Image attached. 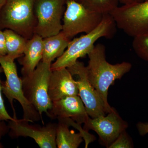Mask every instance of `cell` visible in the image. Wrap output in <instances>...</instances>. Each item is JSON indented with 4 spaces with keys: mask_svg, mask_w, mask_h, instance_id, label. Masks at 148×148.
<instances>
[{
    "mask_svg": "<svg viewBox=\"0 0 148 148\" xmlns=\"http://www.w3.org/2000/svg\"><path fill=\"white\" fill-rule=\"evenodd\" d=\"M106 47L102 44L95 45L87 55L88 62L86 67L88 79L103 101L106 113H109L113 109L108 102L109 87L130 71L132 64L127 62L110 64L106 60Z\"/></svg>",
    "mask_w": 148,
    "mask_h": 148,
    "instance_id": "obj_1",
    "label": "cell"
},
{
    "mask_svg": "<svg viewBox=\"0 0 148 148\" xmlns=\"http://www.w3.org/2000/svg\"><path fill=\"white\" fill-rule=\"evenodd\" d=\"M116 24L110 14H104L101 23L85 35L70 41L65 52L51 64V71L67 68L75 64L78 59L88 55L101 38H112L115 34Z\"/></svg>",
    "mask_w": 148,
    "mask_h": 148,
    "instance_id": "obj_2",
    "label": "cell"
},
{
    "mask_svg": "<svg viewBox=\"0 0 148 148\" xmlns=\"http://www.w3.org/2000/svg\"><path fill=\"white\" fill-rule=\"evenodd\" d=\"M36 0H6L0 14V29H11L27 40L35 34L37 24Z\"/></svg>",
    "mask_w": 148,
    "mask_h": 148,
    "instance_id": "obj_3",
    "label": "cell"
},
{
    "mask_svg": "<svg viewBox=\"0 0 148 148\" xmlns=\"http://www.w3.org/2000/svg\"><path fill=\"white\" fill-rule=\"evenodd\" d=\"M14 61L7 57L0 56V66L5 76V81H1V90L10 103L13 110L14 118H16L13 101L16 100L20 103L23 110V119L33 123L42 120L39 113L25 97L22 88V79L18 76Z\"/></svg>",
    "mask_w": 148,
    "mask_h": 148,
    "instance_id": "obj_4",
    "label": "cell"
},
{
    "mask_svg": "<svg viewBox=\"0 0 148 148\" xmlns=\"http://www.w3.org/2000/svg\"><path fill=\"white\" fill-rule=\"evenodd\" d=\"M51 64L40 61L32 74L21 78L25 97L42 117L43 113L47 114L52 107L48 94Z\"/></svg>",
    "mask_w": 148,
    "mask_h": 148,
    "instance_id": "obj_5",
    "label": "cell"
},
{
    "mask_svg": "<svg viewBox=\"0 0 148 148\" xmlns=\"http://www.w3.org/2000/svg\"><path fill=\"white\" fill-rule=\"evenodd\" d=\"M104 15L87 9L76 0H67L62 32L71 39L80 33L87 34L101 23Z\"/></svg>",
    "mask_w": 148,
    "mask_h": 148,
    "instance_id": "obj_6",
    "label": "cell"
},
{
    "mask_svg": "<svg viewBox=\"0 0 148 148\" xmlns=\"http://www.w3.org/2000/svg\"><path fill=\"white\" fill-rule=\"evenodd\" d=\"M116 27L134 38L148 31V0L118 6L110 14Z\"/></svg>",
    "mask_w": 148,
    "mask_h": 148,
    "instance_id": "obj_7",
    "label": "cell"
},
{
    "mask_svg": "<svg viewBox=\"0 0 148 148\" xmlns=\"http://www.w3.org/2000/svg\"><path fill=\"white\" fill-rule=\"evenodd\" d=\"M66 0H36L37 24L35 34L43 38L59 34L62 30Z\"/></svg>",
    "mask_w": 148,
    "mask_h": 148,
    "instance_id": "obj_8",
    "label": "cell"
},
{
    "mask_svg": "<svg viewBox=\"0 0 148 148\" xmlns=\"http://www.w3.org/2000/svg\"><path fill=\"white\" fill-rule=\"evenodd\" d=\"M23 119L15 118L9 121L8 135L11 138L29 137L32 138L40 148H56V132L57 123H49L44 126L30 124Z\"/></svg>",
    "mask_w": 148,
    "mask_h": 148,
    "instance_id": "obj_9",
    "label": "cell"
},
{
    "mask_svg": "<svg viewBox=\"0 0 148 148\" xmlns=\"http://www.w3.org/2000/svg\"><path fill=\"white\" fill-rule=\"evenodd\" d=\"M67 69L73 76L77 77V79L75 81L78 89V95L82 100L89 116L94 118L106 115L104 103L89 82L86 67L84 64L77 61Z\"/></svg>",
    "mask_w": 148,
    "mask_h": 148,
    "instance_id": "obj_10",
    "label": "cell"
},
{
    "mask_svg": "<svg viewBox=\"0 0 148 148\" xmlns=\"http://www.w3.org/2000/svg\"><path fill=\"white\" fill-rule=\"evenodd\" d=\"M128 124L123 120L114 108L108 115L92 118L89 117L84 123L85 130H93L97 133L103 145L109 148Z\"/></svg>",
    "mask_w": 148,
    "mask_h": 148,
    "instance_id": "obj_11",
    "label": "cell"
},
{
    "mask_svg": "<svg viewBox=\"0 0 148 148\" xmlns=\"http://www.w3.org/2000/svg\"><path fill=\"white\" fill-rule=\"evenodd\" d=\"M47 115L51 119L71 118L80 124L84 123L89 117L79 95L67 96L52 102Z\"/></svg>",
    "mask_w": 148,
    "mask_h": 148,
    "instance_id": "obj_12",
    "label": "cell"
},
{
    "mask_svg": "<svg viewBox=\"0 0 148 148\" xmlns=\"http://www.w3.org/2000/svg\"><path fill=\"white\" fill-rule=\"evenodd\" d=\"M76 81L67 68L52 71L48 87V94L52 102L69 96L78 95Z\"/></svg>",
    "mask_w": 148,
    "mask_h": 148,
    "instance_id": "obj_13",
    "label": "cell"
},
{
    "mask_svg": "<svg viewBox=\"0 0 148 148\" xmlns=\"http://www.w3.org/2000/svg\"><path fill=\"white\" fill-rule=\"evenodd\" d=\"M43 40V38L35 34L31 39L27 40L24 54L18 58V63L22 66V77L32 74L42 60Z\"/></svg>",
    "mask_w": 148,
    "mask_h": 148,
    "instance_id": "obj_14",
    "label": "cell"
},
{
    "mask_svg": "<svg viewBox=\"0 0 148 148\" xmlns=\"http://www.w3.org/2000/svg\"><path fill=\"white\" fill-rule=\"evenodd\" d=\"M71 40L62 31L57 34L43 38L42 61L52 64V61L64 53Z\"/></svg>",
    "mask_w": 148,
    "mask_h": 148,
    "instance_id": "obj_15",
    "label": "cell"
},
{
    "mask_svg": "<svg viewBox=\"0 0 148 148\" xmlns=\"http://www.w3.org/2000/svg\"><path fill=\"white\" fill-rule=\"evenodd\" d=\"M69 126L58 121L56 132V146L58 148H77L83 141V136L79 133L71 130Z\"/></svg>",
    "mask_w": 148,
    "mask_h": 148,
    "instance_id": "obj_16",
    "label": "cell"
},
{
    "mask_svg": "<svg viewBox=\"0 0 148 148\" xmlns=\"http://www.w3.org/2000/svg\"><path fill=\"white\" fill-rule=\"evenodd\" d=\"M3 32L5 37L6 56L14 61L23 55L28 40L11 29H5Z\"/></svg>",
    "mask_w": 148,
    "mask_h": 148,
    "instance_id": "obj_17",
    "label": "cell"
},
{
    "mask_svg": "<svg viewBox=\"0 0 148 148\" xmlns=\"http://www.w3.org/2000/svg\"><path fill=\"white\" fill-rule=\"evenodd\" d=\"M91 11L109 14L119 6V0H76Z\"/></svg>",
    "mask_w": 148,
    "mask_h": 148,
    "instance_id": "obj_18",
    "label": "cell"
},
{
    "mask_svg": "<svg viewBox=\"0 0 148 148\" xmlns=\"http://www.w3.org/2000/svg\"><path fill=\"white\" fill-rule=\"evenodd\" d=\"M133 38L134 51L140 58L148 61V31Z\"/></svg>",
    "mask_w": 148,
    "mask_h": 148,
    "instance_id": "obj_19",
    "label": "cell"
},
{
    "mask_svg": "<svg viewBox=\"0 0 148 148\" xmlns=\"http://www.w3.org/2000/svg\"><path fill=\"white\" fill-rule=\"evenodd\" d=\"M133 147L131 138L125 130L120 134L116 140L112 143L109 148H131Z\"/></svg>",
    "mask_w": 148,
    "mask_h": 148,
    "instance_id": "obj_20",
    "label": "cell"
},
{
    "mask_svg": "<svg viewBox=\"0 0 148 148\" xmlns=\"http://www.w3.org/2000/svg\"><path fill=\"white\" fill-rule=\"evenodd\" d=\"M3 72L1 66H0V75ZM1 79H0V121H9L14 120L15 118L10 115L8 112L5 106L4 102L2 96Z\"/></svg>",
    "mask_w": 148,
    "mask_h": 148,
    "instance_id": "obj_21",
    "label": "cell"
},
{
    "mask_svg": "<svg viewBox=\"0 0 148 148\" xmlns=\"http://www.w3.org/2000/svg\"><path fill=\"white\" fill-rule=\"evenodd\" d=\"M6 54L5 36L3 31L0 29V56H5Z\"/></svg>",
    "mask_w": 148,
    "mask_h": 148,
    "instance_id": "obj_22",
    "label": "cell"
},
{
    "mask_svg": "<svg viewBox=\"0 0 148 148\" xmlns=\"http://www.w3.org/2000/svg\"><path fill=\"white\" fill-rule=\"evenodd\" d=\"M5 121H0V148L4 147V146L1 142L2 138L9 132L8 125L6 124Z\"/></svg>",
    "mask_w": 148,
    "mask_h": 148,
    "instance_id": "obj_23",
    "label": "cell"
},
{
    "mask_svg": "<svg viewBox=\"0 0 148 148\" xmlns=\"http://www.w3.org/2000/svg\"><path fill=\"white\" fill-rule=\"evenodd\" d=\"M137 129L140 135L144 136L148 133V123L140 122L137 124Z\"/></svg>",
    "mask_w": 148,
    "mask_h": 148,
    "instance_id": "obj_24",
    "label": "cell"
},
{
    "mask_svg": "<svg viewBox=\"0 0 148 148\" xmlns=\"http://www.w3.org/2000/svg\"><path fill=\"white\" fill-rule=\"evenodd\" d=\"M119 3L123 5H129L135 3L142 2L145 0H119Z\"/></svg>",
    "mask_w": 148,
    "mask_h": 148,
    "instance_id": "obj_25",
    "label": "cell"
},
{
    "mask_svg": "<svg viewBox=\"0 0 148 148\" xmlns=\"http://www.w3.org/2000/svg\"><path fill=\"white\" fill-rule=\"evenodd\" d=\"M6 1V0H0V14H1L2 9Z\"/></svg>",
    "mask_w": 148,
    "mask_h": 148,
    "instance_id": "obj_26",
    "label": "cell"
},
{
    "mask_svg": "<svg viewBox=\"0 0 148 148\" xmlns=\"http://www.w3.org/2000/svg\"><path fill=\"white\" fill-rule=\"evenodd\" d=\"M145 1H147V0H145Z\"/></svg>",
    "mask_w": 148,
    "mask_h": 148,
    "instance_id": "obj_27",
    "label": "cell"
},
{
    "mask_svg": "<svg viewBox=\"0 0 148 148\" xmlns=\"http://www.w3.org/2000/svg\"><path fill=\"white\" fill-rule=\"evenodd\" d=\"M66 1H67V0H66Z\"/></svg>",
    "mask_w": 148,
    "mask_h": 148,
    "instance_id": "obj_28",
    "label": "cell"
}]
</instances>
